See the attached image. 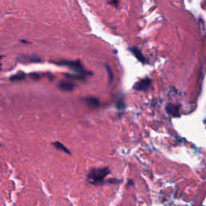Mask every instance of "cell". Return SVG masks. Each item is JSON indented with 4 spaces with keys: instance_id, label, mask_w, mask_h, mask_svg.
I'll use <instances>...</instances> for the list:
<instances>
[{
    "instance_id": "8",
    "label": "cell",
    "mask_w": 206,
    "mask_h": 206,
    "mask_svg": "<svg viewBox=\"0 0 206 206\" xmlns=\"http://www.w3.org/2000/svg\"><path fill=\"white\" fill-rule=\"evenodd\" d=\"M22 61L26 60L27 62H39L41 60L39 59V57L35 56H23L21 58H20Z\"/></svg>"
},
{
    "instance_id": "6",
    "label": "cell",
    "mask_w": 206,
    "mask_h": 206,
    "mask_svg": "<svg viewBox=\"0 0 206 206\" xmlns=\"http://www.w3.org/2000/svg\"><path fill=\"white\" fill-rule=\"evenodd\" d=\"M26 79V74L23 72H19L16 74L11 76L10 77V80L11 82H20V81H23Z\"/></svg>"
},
{
    "instance_id": "3",
    "label": "cell",
    "mask_w": 206,
    "mask_h": 206,
    "mask_svg": "<svg viewBox=\"0 0 206 206\" xmlns=\"http://www.w3.org/2000/svg\"><path fill=\"white\" fill-rule=\"evenodd\" d=\"M76 87L75 83H73L71 81H67V80H63L59 82L58 84V88L64 92H71Z\"/></svg>"
},
{
    "instance_id": "13",
    "label": "cell",
    "mask_w": 206,
    "mask_h": 206,
    "mask_svg": "<svg viewBox=\"0 0 206 206\" xmlns=\"http://www.w3.org/2000/svg\"><path fill=\"white\" fill-rule=\"evenodd\" d=\"M3 57H4V56H0V60H2V58H3Z\"/></svg>"
},
{
    "instance_id": "5",
    "label": "cell",
    "mask_w": 206,
    "mask_h": 206,
    "mask_svg": "<svg viewBox=\"0 0 206 206\" xmlns=\"http://www.w3.org/2000/svg\"><path fill=\"white\" fill-rule=\"evenodd\" d=\"M150 80L148 78H145L141 80L140 82H137L135 85L134 86V88L137 90H144L150 85Z\"/></svg>"
},
{
    "instance_id": "10",
    "label": "cell",
    "mask_w": 206,
    "mask_h": 206,
    "mask_svg": "<svg viewBox=\"0 0 206 206\" xmlns=\"http://www.w3.org/2000/svg\"><path fill=\"white\" fill-rule=\"evenodd\" d=\"M66 77L69 79H73V80H78V81H82L84 82L85 81L86 77L83 75H72V74H66Z\"/></svg>"
},
{
    "instance_id": "12",
    "label": "cell",
    "mask_w": 206,
    "mask_h": 206,
    "mask_svg": "<svg viewBox=\"0 0 206 206\" xmlns=\"http://www.w3.org/2000/svg\"><path fill=\"white\" fill-rule=\"evenodd\" d=\"M117 106L119 110H122V109L124 108V102H123V99H121V100H118V103H117Z\"/></svg>"
},
{
    "instance_id": "11",
    "label": "cell",
    "mask_w": 206,
    "mask_h": 206,
    "mask_svg": "<svg viewBox=\"0 0 206 206\" xmlns=\"http://www.w3.org/2000/svg\"><path fill=\"white\" fill-rule=\"evenodd\" d=\"M105 69H106V70H107V72H108L109 82H110V83H112V82H113V78H114L113 72H112L111 69L110 68V66H109L108 65H107V64H105Z\"/></svg>"
},
{
    "instance_id": "7",
    "label": "cell",
    "mask_w": 206,
    "mask_h": 206,
    "mask_svg": "<svg viewBox=\"0 0 206 206\" xmlns=\"http://www.w3.org/2000/svg\"><path fill=\"white\" fill-rule=\"evenodd\" d=\"M53 145L54 146V147H56L57 150H61V151H64V152H65V153L69 154V155H70V151H69V150L67 148V147L65 146V145H63L62 143H60V142H55V143H53Z\"/></svg>"
},
{
    "instance_id": "9",
    "label": "cell",
    "mask_w": 206,
    "mask_h": 206,
    "mask_svg": "<svg viewBox=\"0 0 206 206\" xmlns=\"http://www.w3.org/2000/svg\"><path fill=\"white\" fill-rule=\"evenodd\" d=\"M131 53L134 54V56L137 57V59L139 60H140V61H142V62H145V59H144L143 56L142 55V53H140V51H139L137 49H135V48H131Z\"/></svg>"
},
{
    "instance_id": "1",
    "label": "cell",
    "mask_w": 206,
    "mask_h": 206,
    "mask_svg": "<svg viewBox=\"0 0 206 206\" xmlns=\"http://www.w3.org/2000/svg\"><path fill=\"white\" fill-rule=\"evenodd\" d=\"M110 169L107 167L93 168L87 175V180L92 184H101L104 182L105 178L110 174Z\"/></svg>"
},
{
    "instance_id": "2",
    "label": "cell",
    "mask_w": 206,
    "mask_h": 206,
    "mask_svg": "<svg viewBox=\"0 0 206 206\" xmlns=\"http://www.w3.org/2000/svg\"><path fill=\"white\" fill-rule=\"evenodd\" d=\"M53 64H55L56 65L60 66H65L69 69L73 70L74 72L78 73L79 75H83L87 77L88 75H93L91 72H89L88 70H85L84 66L81 62V60H61L59 61H52Z\"/></svg>"
},
{
    "instance_id": "4",
    "label": "cell",
    "mask_w": 206,
    "mask_h": 206,
    "mask_svg": "<svg viewBox=\"0 0 206 206\" xmlns=\"http://www.w3.org/2000/svg\"><path fill=\"white\" fill-rule=\"evenodd\" d=\"M84 101L90 109H97L100 106V101L94 97H86L84 98Z\"/></svg>"
}]
</instances>
